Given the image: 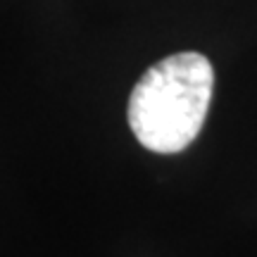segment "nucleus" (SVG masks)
Masks as SVG:
<instances>
[{
    "mask_svg": "<svg viewBox=\"0 0 257 257\" xmlns=\"http://www.w3.org/2000/svg\"><path fill=\"white\" fill-rule=\"evenodd\" d=\"M214 88V69L200 53H176L148 69L128 98V126L153 153H181L198 138Z\"/></svg>",
    "mask_w": 257,
    "mask_h": 257,
    "instance_id": "1",
    "label": "nucleus"
}]
</instances>
